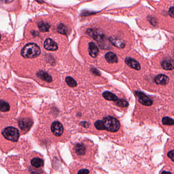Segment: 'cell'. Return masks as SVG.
<instances>
[{
  "label": "cell",
  "mask_w": 174,
  "mask_h": 174,
  "mask_svg": "<svg viewBox=\"0 0 174 174\" xmlns=\"http://www.w3.org/2000/svg\"><path fill=\"white\" fill-rule=\"evenodd\" d=\"M40 54V49L37 44L28 43L23 48L21 55L25 58L32 59L38 57Z\"/></svg>",
  "instance_id": "1"
},
{
  "label": "cell",
  "mask_w": 174,
  "mask_h": 174,
  "mask_svg": "<svg viewBox=\"0 0 174 174\" xmlns=\"http://www.w3.org/2000/svg\"><path fill=\"white\" fill-rule=\"evenodd\" d=\"M103 122L105 130L114 133L120 129V122L115 118L111 116L105 117L104 118Z\"/></svg>",
  "instance_id": "2"
},
{
  "label": "cell",
  "mask_w": 174,
  "mask_h": 174,
  "mask_svg": "<svg viewBox=\"0 0 174 174\" xmlns=\"http://www.w3.org/2000/svg\"><path fill=\"white\" fill-rule=\"evenodd\" d=\"M2 134L5 138L12 142L18 141L20 136V133L18 129L13 127L6 128L3 130Z\"/></svg>",
  "instance_id": "3"
},
{
  "label": "cell",
  "mask_w": 174,
  "mask_h": 174,
  "mask_svg": "<svg viewBox=\"0 0 174 174\" xmlns=\"http://www.w3.org/2000/svg\"><path fill=\"white\" fill-rule=\"evenodd\" d=\"M135 94L137 96L138 100L140 103L145 106H151L153 104L152 100L147 97L146 95L140 92H135Z\"/></svg>",
  "instance_id": "4"
},
{
  "label": "cell",
  "mask_w": 174,
  "mask_h": 174,
  "mask_svg": "<svg viewBox=\"0 0 174 174\" xmlns=\"http://www.w3.org/2000/svg\"><path fill=\"white\" fill-rule=\"evenodd\" d=\"M51 130L53 134L57 136L61 135L64 132V127L60 122H53L51 125Z\"/></svg>",
  "instance_id": "5"
},
{
  "label": "cell",
  "mask_w": 174,
  "mask_h": 174,
  "mask_svg": "<svg viewBox=\"0 0 174 174\" xmlns=\"http://www.w3.org/2000/svg\"><path fill=\"white\" fill-rule=\"evenodd\" d=\"M32 125L33 121L30 119H22L18 122L19 127L23 131H28L31 127Z\"/></svg>",
  "instance_id": "6"
},
{
  "label": "cell",
  "mask_w": 174,
  "mask_h": 174,
  "mask_svg": "<svg viewBox=\"0 0 174 174\" xmlns=\"http://www.w3.org/2000/svg\"><path fill=\"white\" fill-rule=\"evenodd\" d=\"M44 47L46 50L51 51H55L58 49L57 43L50 38H48L44 42Z\"/></svg>",
  "instance_id": "7"
},
{
  "label": "cell",
  "mask_w": 174,
  "mask_h": 174,
  "mask_svg": "<svg viewBox=\"0 0 174 174\" xmlns=\"http://www.w3.org/2000/svg\"><path fill=\"white\" fill-rule=\"evenodd\" d=\"M87 33L97 41H102L105 38V36L103 34L96 32L92 29L87 30Z\"/></svg>",
  "instance_id": "8"
},
{
  "label": "cell",
  "mask_w": 174,
  "mask_h": 174,
  "mask_svg": "<svg viewBox=\"0 0 174 174\" xmlns=\"http://www.w3.org/2000/svg\"><path fill=\"white\" fill-rule=\"evenodd\" d=\"M109 40L113 45L119 49H123L125 47L126 44L123 40L120 38H116L115 37H111L109 38Z\"/></svg>",
  "instance_id": "9"
},
{
  "label": "cell",
  "mask_w": 174,
  "mask_h": 174,
  "mask_svg": "<svg viewBox=\"0 0 174 174\" xmlns=\"http://www.w3.org/2000/svg\"><path fill=\"white\" fill-rule=\"evenodd\" d=\"M125 63L130 67L133 68L135 70H140V63L135 60L132 59L131 58H126L125 59Z\"/></svg>",
  "instance_id": "10"
},
{
  "label": "cell",
  "mask_w": 174,
  "mask_h": 174,
  "mask_svg": "<svg viewBox=\"0 0 174 174\" xmlns=\"http://www.w3.org/2000/svg\"><path fill=\"white\" fill-rule=\"evenodd\" d=\"M154 81L157 84L165 85L169 83V79L168 76L165 75L159 74L155 76L154 79Z\"/></svg>",
  "instance_id": "11"
},
{
  "label": "cell",
  "mask_w": 174,
  "mask_h": 174,
  "mask_svg": "<svg viewBox=\"0 0 174 174\" xmlns=\"http://www.w3.org/2000/svg\"><path fill=\"white\" fill-rule=\"evenodd\" d=\"M163 69L167 70H173L174 69V60L167 59L164 60L161 63Z\"/></svg>",
  "instance_id": "12"
},
{
  "label": "cell",
  "mask_w": 174,
  "mask_h": 174,
  "mask_svg": "<svg viewBox=\"0 0 174 174\" xmlns=\"http://www.w3.org/2000/svg\"><path fill=\"white\" fill-rule=\"evenodd\" d=\"M88 51L89 55L92 57L96 58L98 56L99 50L98 47L93 42H90L88 44Z\"/></svg>",
  "instance_id": "13"
},
{
  "label": "cell",
  "mask_w": 174,
  "mask_h": 174,
  "mask_svg": "<svg viewBox=\"0 0 174 174\" xmlns=\"http://www.w3.org/2000/svg\"><path fill=\"white\" fill-rule=\"evenodd\" d=\"M37 76L39 78H40L44 81H46L48 83H51L52 82V79L51 76H50L49 74L47 72H44L42 70H40L37 73Z\"/></svg>",
  "instance_id": "14"
},
{
  "label": "cell",
  "mask_w": 174,
  "mask_h": 174,
  "mask_svg": "<svg viewBox=\"0 0 174 174\" xmlns=\"http://www.w3.org/2000/svg\"><path fill=\"white\" fill-rule=\"evenodd\" d=\"M105 59L108 63H116L118 62V57L113 52H107L106 54Z\"/></svg>",
  "instance_id": "15"
},
{
  "label": "cell",
  "mask_w": 174,
  "mask_h": 174,
  "mask_svg": "<svg viewBox=\"0 0 174 174\" xmlns=\"http://www.w3.org/2000/svg\"><path fill=\"white\" fill-rule=\"evenodd\" d=\"M31 163L33 167L37 168H39L44 165V160L39 158H33L31 160Z\"/></svg>",
  "instance_id": "16"
},
{
  "label": "cell",
  "mask_w": 174,
  "mask_h": 174,
  "mask_svg": "<svg viewBox=\"0 0 174 174\" xmlns=\"http://www.w3.org/2000/svg\"><path fill=\"white\" fill-rule=\"evenodd\" d=\"M102 95L104 98L108 100L116 101L118 100V97H116V95H114L110 92H104Z\"/></svg>",
  "instance_id": "17"
},
{
  "label": "cell",
  "mask_w": 174,
  "mask_h": 174,
  "mask_svg": "<svg viewBox=\"0 0 174 174\" xmlns=\"http://www.w3.org/2000/svg\"><path fill=\"white\" fill-rule=\"evenodd\" d=\"M75 151L78 155H84L86 152V149L83 144H77L75 146Z\"/></svg>",
  "instance_id": "18"
},
{
  "label": "cell",
  "mask_w": 174,
  "mask_h": 174,
  "mask_svg": "<svg viewBox=\"0 0 174 174\" xmlns=\"http://www.w3.org/2000/svg\"><path fill=\"white\" fill-rule=\"evenodd\" d=\"M38 27L40 31L42 32H45L49 31L50 29V25L48 23L45 22H40L38 23Z\"/></svg>",
  "instance_id": "19"
},
{
  "label": "cell",
  "mask_w": 174,
  "mask_h": 174,
  "mask_svg": "<svg viewBox=\"0 0 174 174\" xmlns=\"http://www.w3.org/2000/svg\"><path fill=\"white\" fill-rule=\"evenodd\" d=\"M10 110V106L7 102H5L4 101L1 100L0 102V110L2 112H6L9 111Z\"/></svg>",
  "instance_id": "20"
},
{
  "label": "cell",
  "mask_w": 174,
  "mask_h": 174,
  "mask_svg": "<svg viewBox=\"0 0 174 174\" xmlns=\"http://www.w3.org/2000/svg\"><path fill=\"white\" fill-rule=\"evenodd\" d=\"M58 32L60 34L67 35L68 33V29L63 23H61L58 27Z\"/></svg>",
  "instance_id": "21"
},
{
  "label": "cell",
  "mask_w": 174,
  "mask_h": 174,
  "mask_svg": "<svg viewBox=\"0 0 174 174\" xmlns=\"http://www.w3.org/2000/svg\"><path fill=\"white\" fill-rule=\"evenodd\" d=\"M116 104L118 106L121 107V108H126L129 106L128 103L127 101L124 99H118L116 101Z\"/></svg>",
  "instance_id": "22"
},
{
  "label": "cell",
  "mask_w": 174,
  "mask_h": 174,
  "mask_svg": "<svg viewBox=\"0 0 174 174\" xmlns=\"http://www.w3.org/2000/svg\"><path fill=\"white\" fill-rule=\"evenodd\" d=\"M162 122L164 125H174V120L169 117H164L162 119Z\"/></svg>",
  "instance_id": "23"
},
{
  "label": "cell",
  "mask_w": 174,
  "mask_h": 174,
  "mask_svg": "<svg viewBox=\"0 0 174 174\" xmlns=\"http://www.w3.org/2000/svg\"><path fill=\"white\" fill-rule=\"evenodd\" d=\"M65 82H67L69 86L71 87H75L76 86L77 84L76 82L75 81L72 77H70V76H68L66 78Z\"/></svg>",
  "instance_id": "24"
},
{
  "label": "cell",
  "mask_w": 174,
  "mask_h": 174,
  "mask_svg": "<svg viewBox=\"0 0 174 174\" xmlns=\"http://www.w3.org/2000/svg\"><path fill=\"white\" fill-rule=\"evenodd\" d=\"M94 126L98 130H105V125L104 124L103 121L98 120L96 122Z\"/></svg>",
  "instance_id": "25"
},
{
  "label": "cell",
  "mask_w": 174,
  "mask_h": 174,
  "mask_svg": "<svg viewBox=\"0 0 174 174\" xmlns=\"http://www.w3.org/2000/svg\"><path fill=\"white\" fill-rule=\"evenodd\" d=\"M167 156L170 158L173 162H174V150L170 151L167 153Z\"/></svg>",
  "instance_id": "26"
},
{
  "label": "cell",
  "mask_w": 174,
  "mask_h": 174,
  "mask_svg": "<svg viewBox=\"0 0 174 174\" xmlns=\"http://www.w3.org/2000/svg\"><path fill=\"white\" fill-rule=\"evenodd\" d=\"M89 171L86 169H82L78 172V174H88Z\"/></svg>",
  "instance_id": "27"
},
{
  "label": "cell",
  "mask_w": 174,
  "mask_h": 174,
  "mask_svg": "<svg viewBox=\"0 0 174 174\" xmlns=\"http://www.w3.org/2000/svg\"><path fill=\"white\" fill-rule=\"evenodd\" d=\"M169 15L173 18H174V7H172L169 9Z\"/></svg>",
  "instance_id": "28"
},
{
  "label": "cell",
  "mask_w": 174,
  "mask_h": 174,
  "mask_svg": "<svg viewBox=\"0 0 174 174\" xmlns=\"http://www.w3.org/2000/svg\"><path fill=\"white\" fill-rule=\"evenodd\" d=\"M4 1V2L5 3H11V2H13V0H3Z\"/></svg>",
  "instance_id": "29"
},
{
  "label": "cell",
  "mask_w": 174,
  "mask_h": 174,
  "mask_svg": "<svg viewBox=\"0 0 174 174\" xmlns=\"http://www.w3.org/2000/svg\"><path fill=\"white\" fill-rule=\"evenodd\" d=\"M162 174H172L170 173L167 172H162Z\"/></svg>",
  "instance_id": "30"
},
{
  "label": "cell",
  "mask_w": 174,
  "mask_h": 174,
  "mask_svg": "<svg viewBox=\"0 0 174 174\" xmlns=\"http://www.w3.org/2000/svg\"><path fill=\"white\" fill-rule=\"evenodd\" d=\"M37 2H39V3H42V0H37Z\"/></svg>",
  "instance_id": "31"
}]
</instances>
